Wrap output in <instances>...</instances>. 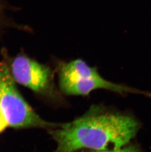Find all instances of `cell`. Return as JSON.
Instances as JSON below:
<instances>
[{"label":"cell","mask_w":151,"mask_h":152,"mask_svg":"<svg viewBox=\"0 0 151 152\" xmlns=\"http://www.w3.org/2000/svg\"><path fill=\"white\" fill-rule=\"evenodd\" d=\"M141 126L134 117L95 105L72 122L49 132L57 144L54 152L119 150L134 138Z\"/></svg>","instance_id":"6da1fadb"},{"label":"cell","mask_w":151,"mask_h":152,"mask_svg":"<svg viewBox=\"0 0 151 152\" xmlns=\"http://www.w3.org/2000/svg\"><path fill=\"white\" fill-rule=\"evenodd\" d=\"M60 91L68 96H86L98 89H105L121 95L128 93L142 95L151 98V92H146L107 80L82 59L60 62L57 66Z\"/></svg>","instance_id":"7a4b0ae2"},{"label":"cell","mask_w":151,"mask_h":152,"mask_svg":"<svg viewBox=\"0 0 151 152\" xmlns=\"http://www.w3.org/2000/svg\"><path fill=\"white\" fill-rule=\"evenodd\" d=\"M7 65L0 63V110L8 125L16 129L39 128L54 129L65 123H55L40 117L19 92Z\"/></svg>","instance_id":"3957f363"},{"label":"cell","mask_w":151,"mask_h":152,"mask_svg":"<svg viewBox=\"0 0 151 152\" xmlns=\"http://www.w3.org/2000/svg\"><path fill=\"white\" fill-rule=\"evenodd\" d=\"M11 73L15 82L33 92L51 98L59 97L53 72L48 66L20 55L12 62Z\"/></svg>","instance_id":"277c9868"},{"label":"cell","mask_w":151,"mask_h":152,"mask_svg":"<svg viewBox=\"0 0 151 152\" xmlns=\"http://www.w3.org/2000/svg\"><path fill=\"white\" fill-rule=\"evenodd\" d=\"M123 152H143L142 150L138 145H133L124 147Z\"/></svg>","instance_id":"5b68a950"},{"label":"cell","mask_w":151,"mask_h":152,"mask_svg":"<svg viewBox=\"0 0 151 152\" xmlns=\"http://www.w3.org/2000/svg\"><path fill=\"white\" fill-rule=\"evenodd\" d=\"M9 126L6 118L0 110V133Z\"/></svg>","instance_id":"8992f818"},{"label":"cell","mask_w":151,"mask_h":152,"mask_svg":"<svg viewBox=\"0 0 151 152\" xmlns=\"http://www.w3.org/2000/svg\"><path fill=\"white\" fill-rule=\"evenodd\" d=\"M123 148L119 150H110V151H94L93 152H122Z\"/></svg>","instance_id":"52a82bcc"}]
</instances>
